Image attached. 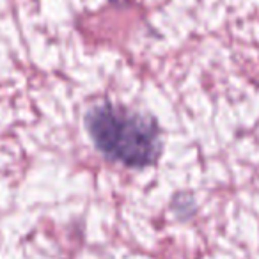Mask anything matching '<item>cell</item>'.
<instances>
[{
    "label": "cell",
    "instance_id": "obj_1",
    "mask_svg": "<svg viewBox=\"0 0 259 259\" xmlns=\"http://www.w3.org/2000/svg\"><path fill=\"white\" fill-rule=\"evenodd\" d=\"M85 128L98 151L112 162L144 169L162 155V132L156 119L122 105L100 103L85 114Z\"/></svg>",
    "mask_w": 259,
    "mask_h": 259
}]
</instances>
